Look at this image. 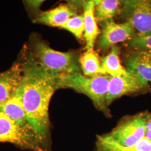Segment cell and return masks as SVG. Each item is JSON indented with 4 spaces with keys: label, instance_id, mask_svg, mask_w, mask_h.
<instances>
[{
    "label": "cell",
    "instance_id": "20",
    "mask_svg": "<svg viewBox=\"0 0 151 151\" xmlns=\"http://www.w3.org/2000/svg\"><path fill=\"white\" fill-rule=\"evenodd\" d=\"M143 114V116L146 123V135L145 138L151 140V114L145 113Z\"/></svg>",
    "mask_w": 151,
    "mask_h": 151
},
{
    "label": "cell",
    "instance_id": "16",
    "mask_svg": "<svg viewBox=\"0 0 151 151\" xmlns=\"http://www.w3.org/2000/svg\"><path fill=\"white\" fill-rule=\"evenodd\" d=\"M79 63L83 75L90 77L101 75V62L98 54L93 50H86L79 57Z\"/></svg>",
    "mask_w": 151,
    "mask_h": 151
},
{
    "label": "cell",
    "instance_id": "11",
    "mask_svg": "<svg viewBox=\"0 0 151 151\" xmlns=\"http://www.w3.org/2000/svg\"><path fill=\"white\" fill-rule=\"evenodd\" d=\"M126 68L150 86L151 83V54L134 51L125 60Z\"/></svg>",
    "mask_w": 151,
    "mask_h": 151
},
{
    "label": "cell",
    "instance_id": "6",
    "mask_svg": "<svg viewBox=\"0 0 151 151\" xmlns=\"http://www.w3.org/2000/svg\"><path fill=\"white\" fill-rule=\"evenodd\" d=\"M146 123L143 114L123 119L110 133L105 135L115 144L129 148L145 138Z\"/></svg>",
    "mask_w": 151,
    "mask_h": 151
},
{
    "label": "cell",
    "instance_id": "5",
    "mask_svg": "<svg viewBox=\"0 0 151 151\" xmlns=\"http://www.w3.org/2000/svg\"><path fill=\"white\" fill-rule=\"evenodd\" d=\"M120 15L135 32L143 37L151 34V0L120 1Z\"/></svg>",
    "mask_w": 151,
    "mask_h": 151
},
{
    "label": "cell",
    "instance_id": "9",
    "mask_svg": "<svg viewBox=\"0 0 151 151\" xmlns=\"http://www.w3.org/2000/svg\"><path fill=\"white\" fill-rule=\"evenodd\" d=\"M77 2L70 1L48 11L40 12L34 22L53 27H62L71 17L77 15Z\"/></svg>",
    "mask_w": 151,
    "mask_h": 151
},
{
    "label": "cell",
    "instance_id": "12",
    "mask_svg": "<svg viewBox=\"0 0 151 151\" xmlns=\"http://www.w3.org/2000/svg\"><path fill=\"white\" fill-rule=\"evenodd\" d=\"M0 110L20 127L35 132L27 119L19 88L14 95L0 106Z\"/></svg>",
    "mask_w": 151,
    "mask_h": 151
},
{
    "label": "cell",
    "instance_id": "13",
    "mask_svg": "<svg viewBox=\"0 0 151 151\" xmlns=\"http://www.w3.org/2000/svg\"><path fill=\"white\" fill-rule=\"evenodd\" d=\"M84 34L85 40V49L93 50V47L101 32L97 26V21L95 16V4L93 1H86L83 3Z\"/></svg>",
    "mask_w": 151,
    "mask_h": 151
},
{
    "label": "cell",
    "instance_id": "15",
    "mask_svg": "<svg viewBox=\"0 0 151 151\" xmlns=\"http://www.w3.org/2000/svg\"><path fill=\"white\" fill-rule=\"evenodd\" d=\"M96 146L97 151H151V140L145 138L135 146L125 148L115 144L104 134L97 137Z\"/></svg>",
    "mask_w": 151,
    "mask_h": 151
},
{
    "label": "cell",
    "instance_id": "1",
    "mask_svg": "<svg viewBox=\"0 0 151 151\" xmlns=\"http://www.w3.org/2000/svg\"><path fill=\"white\" fill-rule=\"evenodd\" d=\"M25 48L20 62L22 78L19 90L29 123L45 149L50 151L49 107L52 96L58 89L57 78L49 74Z\"/></svg>",
    "mask_w": 151,
    "mask_h": 151
},
{
    "label": "cell",
    "instance_id": "18",
    "mask_svg": "<svg viewBox=\"0 0 151 151\" xmlns=\"http://www.w3.org/2000/svg\"><path fill=\"white\" fill-rule=\"evenodd\" d=\"M60 29L68 31L77 39L80 40H82L85 30L83 15H76L71 17L64 25L60 27Z\"/></svg>",
    "mask_w": 151,
    "mask_h": 151
},
{
    "label": "cell",
    "instance_id": "21",
    "mask_svg": "<svg viewBox=\"0 0 151 151\" xmlns=\"http://www.w3.org/2000/svg\"><path fill=\"white\" fill-rule=\"evenodd\" d=\"M24 4L32 12H38L43 1H24Z\"/></svg>",
    "mask_w": 151,
    "mask_h": 151
},
{
    "label": "cell",
    "instance_id": "8",
    "mask_svg": "<svg viewBox=\"0 0 151 151\" xmlns=\"http://www.w3.org/2000/svg\"><path fill=\"white\" fill-rule=\"evenodd\" d=\"M148 87V85L129 70L125 75L110 77L107 95L108 106L123 95L142 91Z\"/></svg>",
    "mask_w": 151,
    "mask_h": 151
},
{
    "label": "cell",
    "instance_id": "19",
    "mask_svg": "<svg viewBox=\"0 0 151 151\" xmlns=\"http://www.w3.org/2000/svg\"><path fill=\"white\" fill-rule=\"evenodd\" d=\"M127 42L130 47L135 51L146 52L151 54V34L143 37L135 35Z\"/></svg>",
    "mask_w": 151,
    "mask_h": 151
},
{
    "label": "cell",
    "instance_id": "2",
    "mask_svg": "<svg viewBox=\"0 0 151 151\" xmlns=\"http://www.w3.org/2000/svg\"><path fill=\"white\" fill-rule=\"evenodd\" d=\"M27 48L38 63L57 78L81 73L79 57L75 52H61L55 50L36 37L31 39L30 46Z\"/></svg>",
    "mask_w": 151,
    "mask_h": 151
},
{
    "label": "cell",
    "instance_id": "14",
    "mask_svg": "<svg viewBox=\"0 0 151 151\" xmlns=\"http://www.w3.org/2000/svg\"><path fill=\"white\" fill-rule=\"evenodd\" d=\"M120 50L116 45L111 48L109 53L101 62V75L118 77L127 75L128 70L122 65L119 58Z\"/></svg>",
    "mask_w": 151,
    "mask_h": 151
},
{
    "label": "cell",
    "instance_id": "7",
    "mask_svg": "<svg viewBox=\"0 0 151 151\" xmlns=\"http://www.w3.org/2000/svg\"><path fill=\"white\" fill-rule=\"evenodd\" d=\"M100 24L102 30L98 40V47L104 51L111 48L116 44L128 42L135 36L134 30L127 22L118 24L111 19Z\"/></svg>",
    "mask_w": 151,
    "mask_h": 151
},
{
    "label": "cell",
    "instance_id": "10",
    "mask_svg": "<svg viewBox=\"0 0 151 151\" xmlns=\"http://www.w3.org/2000/svg\"><path fill=\"white\" fill-rule=\"evenodd\" d=\"M22 78L20 62L10 68L0 72V106L11 98L18 89Z\"/></svg>",
    "mask_w": 151,
    "mask_h": 151
},
{
    "label": "cell",
    "instance_id": "4",
    "mask_svg": "<svg viewBox=\"0 0 151 151\" xmlns=\"http://www.w3.org/2000/svg\"><path fill=\"white\" fill-rule=\"evenodd\" d=\"M0 142L11 143L34 151H48L34 131L20 127L1 110Z\"/></svg>",
    "mask_w": 151,
    "mask_h": 151
},
{
    "label": "cell",
    "instance_id": "3",
    "mask_svg": "<svg viewBox=\"0 0 151 151\" xmlns=\"http://www.w3.org/2000/svg\"><path fill=\"white\" fill-rule=\"evenodd\" d=\"M110 78L109 76L90 77L76 73L57 78V82L58 88H71L85 95L91 100L99 110L109 117L110 113L107 104V95Z\"/></svg>",
    "mask_w": 151,
    "mask_h": 151
},
{
    "label": "cell",
    "instance_id": "17",
    "mask_svg": "<svg viewBox=\"0 0 151 151\" xmlns=\"http://www.w3.org/2000/svg\"><path fill=\"white\" fill-rule=\"evenodd\" d=\"M95 4V16L100 23L113 19L120 11V1L117 0L93 1Z\"/></svg>",
    "mask_w": 151,
    "mask_h": 151
}]
</instances>
